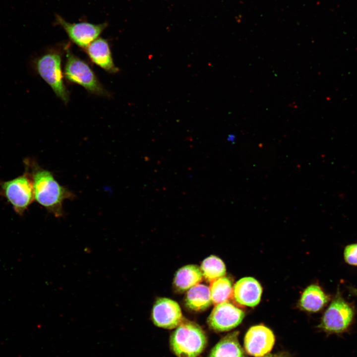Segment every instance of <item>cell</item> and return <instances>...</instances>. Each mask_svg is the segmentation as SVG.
I'll return each mask as SVG.
<instances>
[{
  "mask_svg": "<svg viewBox=\"0 0 357 357\" xmlns=\"http://www.w3.org/2000/svg\"><path fill=\"white\" fill-rule=\"evenodd\" d=\"M353 293L357 295V289H353Z\"/></svg>",
  "mask_w": 357,
  "mask_h": 357,
  "instance_id": "obj_21",
  "label": "cell"
},
{
  "mask_svg": "<svg viewBox=\"0 0 357 357\" xmlns=\"http://www.w3.org/2000/svg\"><path fill=\"white\" fill-rule=\"evenodd\" d=\"M152 319L158 327L165 329L176 328L183 318L178 304L166 298H158L152 308Z\"/></svg>",
  "mask_w": 357,
  "mask_h": 357,
  "instance_id": "obj_10",
  "label": "cell"
},
{
  "mask_svg": "<svg viewBox=\"0 0 357 357\" xmlns=\"http://www.w3.org/2000/svg\"><path fill=\"white\" fill-rule=\"evenodd\" d=\"M1 194L12 205L16 213L22 216L32 203V180L29 171L12 179L0 182Z\"/></svg>",
  "mask_w": 357,
  "mask_h": 357,
  "instance_id": "obj_4",
  "label": "cell"
},
{
  "mask_svg": "<svg viewBox=\"0 0 357 357\" xmlns=\"http://www.w3.org/2000/svg\"><path fill=\"white\" fill-rule=\"evenodd\" d=\"M170 343L177 357H197L206 347L207 337L199 325L183 319L172 334Z\"/></svg>",
  "mask_w": 357,
  "mask_h": 357,
  "instance_id": "obj_2",
  "label": "cell"
},
{
  "mask_svg": "<svg viewBox=\"0 0 357 357\" xmlns=\"http://www.w3.org/2000/svg\"><path fill=\"white\" fill-rule=\"evenodd\" d=\"M235 139V136L233 135H230L229 136L228 139L230 141H234Z\"/></svg>",
  "mask_w": 357,
  "mask_h": 357,
  "instance_id": "obj_20",
  "label": "cell"
},
{
  "mask_svg": "<svg viewBox=\"0 0 357 357\" xmlns=\"http://www.w3.org/2000/svg\"><path fill=\"white\" fill-rule=\"evenodd\" d=\"M85 50L90 60L102 68L111 73L119 71L114 64L109 43L105 39L97 38Z\"/></svg>",
  "mask_w": 357,
  "mask_h": 357,
  "instance_id": "obj_12",
  "label": "cell"
},
{
  "mask_svg": "<svg viewBox=\"0 0 357 357\" xmlns=\"http://www.w3.org/2000/svg\"><path fill=\"white\" fill-rule=\"evenodd\" d=\"M275 357V356H273V355H267L266 356H265V357Z\"/></svg>",
  "mask_w": 357,
  "mask_h": 357,
  "instance_id": "obj_22",
  "label": "cell"
},
{
  "mask_svg": "<svg viewBox=\"0 0 357 357\" xmlns=\"http://www.w3.org/2000/svg\"><path fill=\"white\" fill-rule=\"evenodd\" d=\"M61 56L50 51L36 58L34 67L42 78L51 87L56 95L64 103L69 100V93L63 80Z\"/></svg>",
  "mask_w": 357,
  "mask_h": 357,
  "instance_id": "obj_3",
  "label": "cell"
},
{
  "mask_svg": "<svg viewBox=\"0 0 357 357\" xmlns=\"http://www.w3.org/2000/svg\"><path fill=\"white\" fill-rule=\"evenodd\" d=\"M202 272L197 265H187L179 269L174 279V285L179 292L188 291L202 281Z\"/></svg>",
  "mask_w": 357,
  "mask_h": 357,
  "instance_id": "obj_14",
  "label": "cell"
},
{
  "mask_svg": "<svg viewBox=\"0 0 357 357\" xmlns=\"http://www.w3.org/2000/svg\"><path fill=\"white\" fill-rule=\"evenodd\" d=\"M209 287L212 303L217 304L226 302L232 297L233 287L227 277L220 278L211 283Z\"/></svg>",
  "mask_w": 357,
  "mask_h": 357,
  "instance_id": "obj_18",
  "label": "cell"
},
{
  "mask_svg": "<svg viewBox=\"0 0 357 357\" xmlns=\"http://www.w3.org/2000/svg\"><path fill=\"white\" fill-rule=\"evenodd\" d=\"M64 73L69 81L82 86L93 94L108 95L107 92L86 62L75 56L67 49Z\"/></svg>",
  "mask_w": 357,
  "mask_h": 357,
  "instance_id": "obj_5",
  "label": "cell"
},
{
  "mask_svg": "<svg viewBox=\"0 0 357 357\" xmlns=\"http://www.w3.org/2000/svg\"><path fill=\"white\" fill-rule=\"evenodd\" d=\"M24 163L32 178L34 199L55 217H62L63 202L74 198V194L60 184L51 172L41 168L35 161L27 159Z\"/></svg>",
  "mask_w": 357,
  "mask_h": 357,
  "instance_id": "obj_1",
  "label": "cell"
},
{
  "mask_svg": "<svg viewBox=\"0 0 357 357\" xmlns=\"http://www.w3.org/2000/svg\"><path fill=\"white\" fill-rule=\"evenodd\" d=\"M262 292L258 281L252 277H244L235 284L232 298L239 305L254 307L259 303Z\"/></svg>",
  "mask_w": 357,
  "mask_h": 357,
  "instance_id": "obj_11",
  "label": "cell"
},
{
  "mask_svg": "<svg viewBox=\"0 0 357 357\" xmlns=\"http://www.w3.org/2000/svg\"><path fill=\"white\" fill-rule=\"evenodd\" d=\"M328 300L329 297L320 287L311 285L303 292L299 300V305L306 311L316 312L320 310Z\"/></svg>",
  "mask_w": 357,
  "mask_h": 357,
  "instance_id": "obj_16",
  "label": "cell"
},
{
  "mask_svg": "<svg viewBox=\"0 0 357 357\" xmlns=\"http://www.w3.org/2000/svg\"><path fill=\"white\" fill-rule=\"evenodd\" d=\"M354 316L353 308L338 292L325 312L318 327L329 333H341L348 329Z\"/></svg>",
  "mask_w": 357,
  "mask_h": 357,
  "instance_id": "obj_6",
  "label": "cell"
},
{
  "mask_svg": "<svg viewBox=\"0 0 357 357\" xmlns=\"http://www.w3.org/2000/svg\"><path fill=\"white\" fill-rule=\"evenodd\" d=\"M200 270L205 280L210 283L224 277L226 271L223 261L215 255L205 258L201 264Z\"/></svg>",
  "mask_w": 357,
  "mask_h": 357,
  "instance_id": "obj_17",
  "label": "cell"
},
{
  "mask_svg": "<svg viewBox=\"0 0 357 357\" xmlns=\"http://www.w3.org/2000/svg\"><path fill=\"white\" fill-rule=\"evenodd\" d=\"M185 305L195 311H202L212 303L209 288L204 284H197L189 289L185 297Z\"/></svg>",
  "mask_w": 357,
  "mask_h": 357,
  "instance_id": "obj_15",
  "label": "cell"
},
{
  "mask_svg": "<svg viewBox=\"0 0 357 357\" xmlns=\"http://www.w3.org/2000/svg\"><path fill=\"white\" fill-rule=\"evenodd\" d=\"M56 21L64 29L72 42L84 49L98 38L107 27L106 23L94 24L87 22L70 23L59 15L56 16Z\"/></svg>",
  "mask_w": 357,
  "mask_h": 357,
  "instance_id": "obj_7",
  "label": "cell"
},
{
  "mask_svg": "<svg viewBox=\"0 0 357 357\" xmlns=\"http://www.w3.org/2000/svg\"><path fill=\"white\" fill-rule=\"evenodd\" d=\"M346 261L353 265H357V243L349 245L344 250Z\"/></svg>",
  "mask_w": 357,
  "mask_h": 357,
  "instance_id": "obj_19",
  "label": "cell"
},
{
  "mask_svg": "<svg viewBox=\"0 0 357 357\" xmlns=\"http://www.w3.org/2000/svg\"><path fill=\"white\" fill-rule=\"evenodd\" d=\"M243 311L228 301L215 305L207 319L209 328L216 332L230 331L242 322Z\"/></svg>",
  "mask_w": 357,
  "mask_h": 357,
  "instance_id": "obj_8",
  "label": "cell"
},
{
  "mask_svg": "<svg viewBox=\"0 0 357 357\" xmlns=\"http://www.w3.org/2000/svg\"><path fill=\"white\" fill-rule=\"evenodd\" d=\"M275 343L273 332L263 325L252 326L246 332L244 346L247 354L262 357L269 353Z\"/></svg>",
  "mask_w": 357,
  "mask_h": 357,
  "instance_id": "obj_9",
  "label": "cell"
},
{
  "mask_svg": "<svg viewBox=\"0 0 357 357\" xmlns=\"http://www.w3.org/2000/svg\"><path fill=\"white\" fill-rule=\"evenodd\" d=\"M239 333L228 334L213 348L208 357H245L238 338Z\"/></svg>",
  "mask_w": 357,
  "mask_h": 357,
  "instance_id": "obj_13",
  "label": "cell"
}]
</instances>
